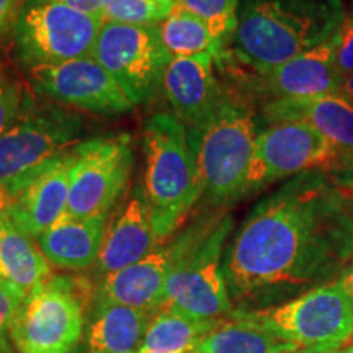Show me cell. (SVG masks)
Masks as SVG:
<instances>
[{"mask_svg": "<svg viewBox=\"0 0 353 353\" xmlns=\"http://www.w3.org/2000/svg\"><path fill=\"white\" fill-rule=\"evenodd\" d=\"M353 260V218L325 170L291 176L247 214L226 245L234 311H262L337 281Z\"/></svg>", "mask_w": 353, "mask_h": 353, "instance_id": "cell-1", "label": "cell"}, {"mask_svg": "<svg viewBox=\"0 0 353 353\" xmlns=\"http://www.w3.org/2000/svg\"><path fill=\"white\" fill-rule=\"evenodd\" d=\"M345 17L343 0H245L234 51L254 70L276 68L329 41Z\"/></svg>", "mask_w": 353, "mask_h": 353, "instance_id": "cell-2", "label": "cell"}, {"mask_svg": "<svg viewBox=\"0 0 353 353\" xmlns=\"http://www.w3.org/2000/svg\"><path fill=\"white\" fill-rule=\"evenodd\" d=\"M144 195L154 232L164 244L203 198L193 128L169 113H157L144 125Z\"/></svg>", "mask_w": 353, "mask_h": 353, "instance_id": "cell-3", "label": "cell"}, {"mask_svg": "<svg viewBox=\"0 0 353 353\" xmlns=\"http://www.w3.org/2000/svg\"><path fill=\"white\" fill-rule=\"evenodd\" d=\"M232 226V216L218 211L198 219L169 242L167 306L206 321L231 314L234 306L224 280L223 259Z\"/></svg>", "mask_w": 353, "mask_h": 353, "instance_id": "cell-4", "label": "cell"}, {"mask_svg": "<svg viewBox=\"0 0 353 353\" xmlns=\"http://www.w3.org/2000/svg\"><path fill=\"white\" fill-rule=\"evenodd\" d=\"M193 131L206 205L223 208L244 198L260 132L252 107L224 95L214 113Z\"/></svg>", "mask_w": 353, "mask_h": 353, "instance_id": "cell-5", "label": "cell"}, {"mask_svg": "<svg viewBox=\"0 0 353 353\" xmlns=\"http://www.w3.org/2000/svg\"><path fill=\"white\" fill-rule=\"evenodd\" d=\"M95 285L81 276H54L23 298L10 324L19 353H69L81 345Z\"/></svg>", "mask_w": 353, "mask_h": 353, "instance_id": "cell-6", "label": "cell"}, {"mask_svg": "<svg viewBox=\"0 0 353 353\" xmlns=\"http://www.w3.org/2000/svg\"><path fill=\"white\" fill-rule=\"evenodd\" d=\"M82 120L52 101H26L23 112L0 138V187L12 201L56 159L79 145Z\"/></svg>", "mask_w": 353, "mask_h": 353, "instance_id": "cell-7", "label": "cell"}, {"mask_svg": "<svg viewBox=\"0 0 353 353\" xmlns=\"http://www.w3.org/2000/svg\"><path fill=\"white\" fill-rule=\"evenodd\" d=\"M103 21L59 0H23L13 26L20 63L28 69L92 56Z\"/></svg>", "mask_w": 353, "mask_h": 353, "instance_id": "cell-8", "label": "cell"}, {"mask_svg": "<svg viewBox=\"0 0 353 353\" xmlns=\"http://www.w3.org/2000/svg\"><path fill=\"white\" fill-rule=\"evenodd\" d=\"M92 57L120 87L132 103H148L162 87L172 59L159 33V25H130L103 21Z\"/></svg>", "mask_w": 353, "mask_h": 353, "instance_id": "cell-9", "label": "cell"}, {"mask_svg": "<svg viewBox=\"0 0 353 353\" xmlns=\"http://www.w3.org/2000/svg\"><path fill=\"white\" fill-rule=\"evenodd\" d=\"M247 314L296 347L342 348L353 335V301L339 281Z\"/></svg>", "mask_w": 353, "mask_h": 353, "instance_id": "cell-10", "label": "cell"}, {"mask_svg": "<svg viewBox=\"0 0 353 353\" xmlns=\"http://www.w3.org/2000/svg\"><path fill=\"white\" fill-rule=\"evenodd\" d=\"M134 154L128 136L83 141L76 145L64 218L88 219L110 216L130 183Z\"/></svg>", "mask_w": 353, "mask_h": 353, "instance_id": "cell-11", "label": "cell"}, {"mask_svg": "<svg viewBox=\"0 0 353 353\" xmlns=\"http://www.w3.org/2000/svg\"><path fill=\"white\" fill-rule=\"evenodd\" d=\"M337 157L332 144L306 123H268L257 136L245 196L276 180L291 179L309 170H325Z\"/></svg>", "mask_w": 353, "mask_h": 353, "instance_id": "cell-12", "label": "cell"}, {"mask_svg": "<svg viewBox=\"0 0 353 353\" xmlns=\"http://www.w3.org/2000/svg\"><path fill=\"white\" fill-rule=\"evenodd\" d=\"M28 81L38 94L69 107L97 114H123L134 108L130 97L92 56L59 64L28 68Z\"/></svg>", "mask_w": 353, "mask_h": 353, "instance_id": "cell-13", "label": "cell"}, {"mask_svg": "<svg viewBox=\"0 0 353 353\" xmlns=\"http://www.w3.org/2000/svg\"><path fill=\"white\" fill-rule=\"evenodd\" d=\"M335 46L337 34L288 63L255 70L257 88L268 95V101L341 94L342 77L335 69Z\"/></svg>", "mask_w": 353, "mask_h": 353, "instance_id": "cell-14", "label": "cell"}, {"mask_svg": "<svg viewBox=\"0 0 353 353\" xmlns=\"http://www.w3.org/2000/svg\"><path fill=\"white\" fill-rule=\"evenodd\" d=\"M214 56L172 57L162 87L174 117L188 128H200L224 99L214 74Z\"/></svg>", "mask_w": 353, "mask_h": 353, "instance_id": "cell-15", "label": "cell"}, {"mask_svg": "<svg viewBox=\"0 0 353 353\" xmlns=\"http://www.w3.org/2000/svg\"><path fill=\"white\" fill-rule=\"evenodd\" d=\"M74 164L76 148L48 165L12 201L8 218L21 232L38 239L64 218Z\"/></svg>", "mask_w": 353, "mask_h": 353, "instance_id": "cell-16", "label": "cell"}, {"mask_svg": "<svg viewBox=\"0 0 353 353\" xmlns=\"http://www.w3.org/2000/svg\"><path fill=\"white\" fill-rule=\"evenodd\" d=\"M159 245L151 211L143 185L132 188L130 198L108 223L99 259L94 267L97 278L120 272L143 260Z\"/></svg>", "mask_w": 353, "mask_h": 353, "instance_id": "cell-17", "label": "cell"}, {"mask_svg": "<svg viewBox=\"0 0 353 353\" xmlns=\"http://www.w3.org/2000/svg\"><path fill=\"white\" fill-rule=\"evenodd\" d=\"M170 268V247L159 244L143 260L99 278L95 299L156 312L165 304V283Z\"/></svg>", "mask_w": 353, "mask_h": 353, "instance_id": "cell-18", "label": "cell"}, {"mask_svg": "<svg viewBox=\"0 0 353 353\" xmlns=\"http://www.w3.org/2000/svg\"><path fill=\"white\" fill-rule=\"evenodd\" d=\"M262 113L268 123H306L332 144L339 156L353 154V100L345 95L272 100L265 103Z\"/></svg>", "mask_w": 353, "mask_h": 353, "instance_id": "cell-19", "label": "cell"}, {"mask_svg": "<svg viewBox=\"0 0 353 353\" xmlns=\"http://www.w3.org/2000/svg\"><path fill=\"white\" fill-rule=\"evenodd\" d=\"M154 312L92 299L87 312V353H138Z\"/></svg>", "mask_w": 353, "mask_h": 353, "instance_id": "cell-20", "label": "cell"}, {"mask_svg": "<svg viewBox=\"0 0 353 353\" xmlns=\"http://www.w3.org/2000/svg\"><path fill=\"white\" fill-rule=\"evenodd\" d=\"M110 216L88 219L63 218L38 237V247L52 267L87 270L95 267Z\"/></svg>", "mask_w": 353, "mask_h": 353, "instance_id": "cell-21", "label": "cell"}, {"mask_svg": "<svg viewBox=\"0 0 353 353\" xmlns=\"http://www.w3.org/2000/svg\"><path fill=\"white\" fill-rule=\"evenodd\" d=\"M296 348L247 312L216 319L193 353H286Z\"/></svg>", "mask_w": 353, "mask_h": 353, "instance_id": "cell-22", "label": "cell"}, {"mask_svg": "<svg viewBox=\"0 0 353 353\" xmlns=\"http://www.w3.org/2000/svg\"><path fill=\"white\" fill-rule=\"evenodd\" d=\"M0 267L3 278L25 296L52 276L51 265L33 237L21 232L8 216L0 219Z\"/></svg>", "mask_w": 353, "mask_h": 353, "instance_id": "cell-23", "label": "cell"}, {"mask_svg": "<svg viewBox=\"0 0 353 353\" xmlns=\"http://www.w3.org/2000/svg\"><path fill=\"white\" fill-rule=\"evenodd\" d=\"M214 321L196 319L164 304L152 314L138 353H193Z\"/></svg>", "mask_w": 353, "mask_h": 353, "instance_id": "cell-24", "label": "cell"}, {"mask_svg": "<svg viewBox=\"0 0 353 353\" xmlns=\"http://www.w3.org/2000/svg\"><path fill=\"white\" fill-rule=\"evenodd\" d=\"M159 33L172 57L216 56L221 46V41L213 37L210 26L179 3H175L170 15L159 25Z\"/></svg>", "mask_w": 353, "mask_h": 353, "instance_id": "cell-25", "label": "cell"}, {"mask_svg": "<svg viewBox=\"0 0 353 353\" xmlns=\"http://www.w3.org/2000/svg\"><path fill=\"white\" fill-rule=\"evenodd\" d=\"M175 3V0H108L103 19L117 23L161 25Z\"/></svg>", "mask_w": 353, "mask_h": 353, "instance_id": "cell-26", "label": "cell"}, {"mask_svg": "<svg viewBox=\"0 0 353 353\" xmlns=\"http://www.w3.org/2000/svg\"><path fill=\"white\" fill-rule=\"evenodd\" d=\"M179 6L200 17L219 41L236 32L239 0H182Z\"/></svg>", "mask_w": 353, "mask_h": 353, "instance_id": "cell-27", "label": "cell"}, {"mask_svg": "<svg viewBox=\"0 0 353 353\" xmlns=\"http://www.w3.org/2000/svg\"><path fill=\"white\" fill-rule=\"evenodd\" d=\"M26 101H28V97L21 83L0 70V138L19 120Z\"/></svg>", "mask_w": 353, "mask_h": 353, "instance_id": "cell-28", "label": "cell"}, {"mask_svg": "<svg viewBox=\"0 0 353 353\" xmlns=\"http://www.w3.org/2000/svg\"><path fill=\"white\" fill-rule=\"evenodd\" d=\"M25 294L6 278H0V353H13L10 345V324Z\"/></svg>", "mask_w": 353, "mask_h": 353, "instance_id": "cell-29", "label": "cell"}, {"mask_svg": "<svg viewBox=\"0 0 353 353\" xmlns=\"http://www.w3.org/2000/svg\"><path fill=\"white\" fill-rule=\"evenodd\" d=\"M335 69L342 79L353 72V10L347 13L341 30L337 32Z\"/></svg>", "mask_w": 353, "mask_h": 353, "instance_id": "cell-30", "label": "cell"}, {"mask_svg": "<svg viewBox=\"0 0 353 353\" xmlns=\"http://www.w3.org/2000/svg\"><path fill=\"white\" fill-rule=\"evenodd\" d=\"M325 174L335 187L345 195H353V154L339 156L325 169Z\"/></svg>", "mask_w": 353, "mask_h": 353, "instance_id": "cell-31", "label": "cell"}, {"mask_svg": "<svg viewBox=\"0 0 353 353\" xmlns=\"http://www.w3.org/2000/svg\"><path fill=\"white\" fill-rule=\"evenodd\" d=\"M23 0H0V37L15 26Z\"/></svg>", "mask_w": 353, "mask_h": 353, "instance_id": "cell-32", "label": "cell"}, {"mask_svg": "<svg viewBox=\"0 0 353 353\" xmlns=\"http://www.w3.org/2000/svg\"><path fill=\"white\" fill-rule=\"evenodd\" d=\"M59 2L72 8H77L81 12L103 17V8L107 6L108 0H59Z\"/></svg>", "mask_w": 353, "mask_h": 353, "instance_id": "cell-33", "label": "cell"}, {"mask_svg": "<svg viewBox=\"0 0 353 353\" xmlns=\"http://www.w3.org/2000/svg\"><path fill=\"white\" fill-rule=\"evenodd\" d=\"M337 281L341 283L342 288L345 290V293L350 296V299L353 301V260L350 262V265L345 268V270H343V273Z\"/></svg>", "mask_w": 353, "mask_h": 353, "instance_id": "cell-34", "label": "cell"}, {"mask_svg": "<svg viewBox=\"0 0 353 353\" xmlns=\"http://www.w3.org/2000/svg\"><path fill=\"white\" fill-rule=\"evenodd\" d=\"M339 348L327 345H312V347H296L286 353H337Z\"/></svg>", "mask_w": 353, "mask_h": 353, "instance_id": "cell-35", "label": "cell"}, {"mask_svg": "<svg viewBox=\"0 0 353 353\" xmlns=\"http://www.w3.org/2000/svg\"><path fill=\"white\" fill-rule=\"evenodd\" d=\"M12 206V198L7 195V192L0 187V219L7 218L8 211H10Z\"/></svg>", "mask_w": 353, "mask_h": 353, "instance_id": "cell-36", "label": "cell"}, {"mask_svg": "<svg viewBox=\"0 0 353 353\" xmlns=\"http://www.w3.org/2000/svg\"><path fill=\"white\" fill-rule=\"evenodd\" d=\"M341 94L345 95L347 99L353 100V72L350 74V76H347V77L342 79Z\"/></svg>", "mask_w": 353, "mask_h": 353, "instance_id": "cell-37", "label": "cell"}, {"mask_svg": "<svg viewBox=\"0 0 353 353\" xmlns=\"http://www.w3.org/2000/svg\"><path fill=\"white\" fill-rule=\"evenodd\" d=\"M345 203H347L348 213H350L353 218V195H345Z\"/></svg>", "mask_w": 353, "mask_h": 353, "instance_id": "cell-38", "label": "cell"}, {"mask_svg": "<svg viewBox=\"0 0 353 353\" xmlns=\"http://www.w3.org/2000/svg\"><path fill=\"white\" fill-rule=\"evenodd\" d=\"M337 353H353V345H347V347L339 348Z\"/></svg>", "mask_w": 353, "mask_h": 353, "instance_id": "cell-39", "label": "cell"}, {"mask_svg": "<svg viewBox=\"0 0 353 353\" xmlns=\"http://www.w3.org/2000/svg\"><path fill=\"white\" fill-rule=\"evenodd\" d=\"M69 353H87V350H85V348H83V347L79 345L77 348H74V350L69 352Z\"/></svg>", "mask_w": 353, "mask_h": 353, "instance_id": "cell-40", "label": "cell"}, {"mask_svg": "<svg viewBox=\"0 0 353 353\" xmlns=\"http://www.w3.org/2000/svg\"><path fill=\"white\" fill-rule=\"evenodd\" d=\"M0 278H3V273H2V267H0Z\"/></svg>", "mask_w": 353, "mask_h": 353, "instance_id": "cell-41", "label": "cell"}, {"mask_svg": "<svg viewBox=\"0 0 353 353\" xmlns=\"http://www.w3.org/2000/svg\"><path fill=\"white\" fill-rule=\"evenodd\" d=\"M175 2H176V3H179V2H182V0H175Z\"/></svg>", "mask_w": 353, "mask_h": 353, "instance_id": "cell-42", "label": "cell"}, {"mask_svg": "<svg viewBox=\"0 0 353 353\" xmlns=\"http://www.w3.org/2000/svg\"><path fill=\"white\" fill-rule=\"evenodd\" d=\"M0 65H2V63H0Z\"/></svg>", "mask_w": 353, "mask_h": 353, "instance_id": "cell-43", "label": "cell"}]
</instances>
